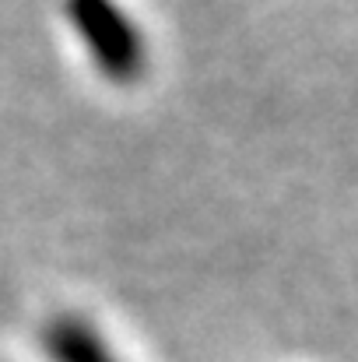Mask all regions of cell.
Wrapping results in <instances>:
<instances>
[{
	"instance_id": "cell-1",
	"label": "cell",
	"mask_w": 358,
	"mask_h": 362,
	"mask_svg": "<svg viewBox=\"0 0 358 362\" xmlns=\"http://www.w3.org/2000/svg\"><path fill=\"white\" fill-rule=\"evenodd\" d=\"M64 4L85 49L109 81L130 85L144 74V39L117 0H64Z\"/></svg>"
},
{
	"instance_id": "cell-2",
	"label": "cell",
	"mask_w": 358,
	"mask_h": 362,
	"mask_svg": "<svg viewBox=\"0 0 358 362\" xmlns=\"http://www.w3.org/2000/svg\"><path fill=\"white\" fill-rule=\"evenodd\" d=\"M46 352L53 362H117L106 341L74 317H60L46 331Z\"/></svg>"
}]
</instances>
